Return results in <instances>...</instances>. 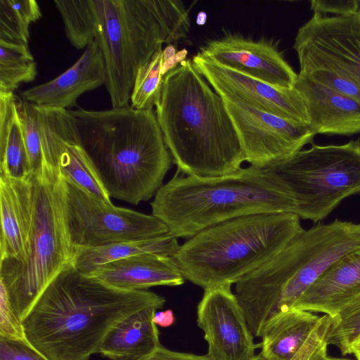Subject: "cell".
Instances as JSON below:
<instances>
[{"label": "cell", "mask_w": 360, "mask_h": 360, "mask_svg": "<svg viewBox=\"0 0 360 360\" xmlns=\"http://www.w3.org/2000/svg\"><path fill=\"white\" fill-rule=\"evenodd\" d=\"M179 248L177 238L168 232L142 240L82 249L75 255L72 265L82 274H89L103 264L139 255L155 254L174 257Z\"/></svg>", "instance_id": "603a6c76"}, {"label": "cell", "mask_w": 360, "mask_h": 360, "mask_svg": "<svg viewBox=\"0 0 360 360\" xmlns=\"http://www.w3.org/2000/svg\"><path fill=\"white\" fill-rule=\"evenodd\" d=\"M207 19V13L205 11H200L196 16V24L198 25H204Z\"/></svg>", "instance_id": "f35d334b"}, {"label": "cell", "mask_w": 360, "mask_h": 360, "mask_svg": "<svg viewBox=\"0 0 360 360\" xmlns=\"http://www.w3.org/2000/svg\"><path fill=\"white\" fill-rule=\"evenodd\" d=\"M41 16L34 0H0V42L28 46L30 25Z\"/></svg>", "instance_id": "484cf974"}, {"label": "cell", "mask_w": 360, "mask_h": 360, "mask_svg": "<svg viewBox=\"0 0 360 360\" xmlns=\"http://www.w3.org/2000/svg\"><path fill=\"white\" fill-rule=\"evenodd\" d=\"M302 230L293 213L240 217L188 238L174 258L184 278L204 290L231 285L276 257Z\"/></svg>", "instance_id": "52a82bcc"}, {"label": "cell", "mask_w": 360, "mask_h": 360, "mask_svg": "<svg viewBox=\"0 0 360 360\" xmlns=\"http://www.w3.org/2000/svg\"><path fill=\"white\" fill-rule=\"evenodd\" d=\"M152 214L178 238L240 217L271 212L295 214L284 186L265 168L250 165L220 176L175 175L150 203Z\"/></svg>", "instance_id": "5b68a950"}, {"label": "cell", "mask_w": 360, "mask_h": 360, "mask_svg": "<svg viewBox=\"0 0 360 360\" xmlns=\"http://www.w3.org/2000/svg\"><path fill=\"white\" fill-rule=\"evenodd\" d=\"M0 360H49L26 338L0 335Z\"/></svg>", "instance_id": "1f68e13d"}, {"label": "cell", "mask_w": 360, "mask_h": 360, "mask_svg": "<svg viewBox=\"0 0 360 360\" xmlns=\"http://www.w3.org/2000/svg\"><path fill=\"white\" fill-rule=\"evenodd\" d=\"M162 52L157 51L136 73L130 98L134 109L151 110L160 101L164 81Z\"/></svg>", "instance_id": "f1b7e54d"}, {"label": "cell", "mask_w": 360, "mask_h": 360, "mask_svg": "<svg viewBox=\"0 0 360 360\" xmlns=\"http://www.w3.org/2000/svg\"><path fill=\"white\" fill-rule=\"evenodd\" d=\"M37 64L27 46L0 42V94H11L34 80Z\"/></svg>", "instance_id": "4316f807"}, {"label": "cell", "mask_w": 360, "mask_h": 360, "mask_svg": "<svg viewBox=\"0 0 360 360\" xmlns=\"http://www.w3.org/2000/svg\"><path fill=\"white\" fill-rule=\"evenodd\" d=\"M358 15H359V18H360V9H359V11Z\"/></svg>", "instance_id": "7bdbcfd3"}, {"label": "cell", "mask_w": 360, "mask_h": 360, "mask_svg": "<svg viewBox=\"0 0 360 360\" xmlns=\"http://www.w3.org/2000/svg\"><path fill=\"white\" fill-rule=\"evenodd\" d=\"M157 309L145 308L120 321L108 333L98 353L110 360H139L150 354L160 345L153 322Z\"/></svg>", "instance_id": "44dd1931"}, {"label": "cell", "mask_w": 360, "mask_h": 360, "mask_svg": "<svg viewBox=\"0 0 360 360\" xmlns=\"http://www.w3.org/2000/svg\"><path fill=\"white\" fill-rule=\"evenodd\" d=\"M198 53L221 66L278 86L293 88L298 77L271 39L253 40L226 32L206 41Z\"/></svg>", "instance_id": "5bb4252c"}, {"label": "cell", "mask_w": 360, "mask_h": 360, "mask_svg": "<svg viewBox=\"0 0 360 360\" xmlns=\"http://www.w3.org/2000/svg\"><path fill=\"white\" fill-rule=\"evenodd\" d=\"M94 41L113 108L129 106L139 69L163 44L186 38L189 10L180 0H91Z\"/></svg>", "instance_id": "8992f818"}, {"label": "cell", "mask_w": 360, "mask_h": 360, "mask_svg": "<svg viewBox=\"0 0 360 360\" xmlns=\"http://www.w3.org/2000/svg\"><path fill=\"white\" fill-rule=\"evenodd\" d=\"M174 321L175 317L171 309L155 312L153 316L155 324L164 328L171 326Z\"/></svg>", "instance_id": "8d00e7d4"}, {"label": "cell", "mask_w": 360, "mask_h": 360, "mask_svg": "<svg viewBox=\"0 0 360 360\" xmlns=\"http://www.w3.org/2000/svg\"><path fill=\"white\" fill-rule=\"evenodd\" d=\"M54 4L63 21L65 35L75 48L86 49L94 41L91 0H56Z\"/></svg>", "instance_id": "83f0119b"}, {"label": "cell", "mask_w": 360, "mask_h": 360, "mask_svg": "<svg viewBox=\"0 0 360 360\" xmlns=\"http://www.w3.org/2000/svg\"><path fill=\"white\" fill-rule=\"evenodd\" d=\"M314 13L347 16L359 13L360 1L358 0H313L310 2Z\"/></svg>", "instance_id": "836d02e7"}, {"label": "cell", "mask_w": 360, "mask_h": 360, "mask_svg": "<svg viewBox=\"0 0 360 360\" xmlns=\"http://www.w3.org/2000/svg\"><path fill=\"white\" fill-rule=\"evenodd\" d=\"M59 186L63 223L74 257L82 249L169 232L153 214L107 203L60 175Z\"/></svg>", "instance_id": "30bf717a"}, {"label": "cell", "mask_w": 360, "mask_h": 360, "mask_svg": "<svg viewBox=\"0 0 360 360\" xmlns=\"http://www.w3.org/2000/svg\"><path fill=\"white\" fill-rule=\"evenodd\" d=\"M352 354L354 355L356 360H360V340L352 347Z\"/></svg>", "instance_id": "ab89813d"}, {"label": "cell", "mask_w": 360, "mask_h": 360, "mask_svg": "<svg viewBox=\"0 0 360 360\" xmlns=\"http://www.w3.org/2000/svg\"><path fill=\"white\" fill-rule=\"evenodd\" d=\"M192 60L196 70L221 98L309 124L304 101L295 86L269 84L221 66L198 53L193 56Z\"/></svg>", "instance_id": "4fadbf2b"}, {"label": "cell", "mask_w": 360, "mask_h": 360, "mask_svg": "<svg viewBox=\"0 0 360 360\" xmlns=\"http://www.w3.org/2000/svg\"><path fill=\"white\" fill-rule=\"evenodd\" d=\"M139 360H213L207 354L196 355L169 350L160 345L148 356Z\"/></svg>", "instance_id": "e575fe53"}, {"label": "cell", "mask_w": 360, "mask_h": 360, "mask_svg": "<svg viewBox=\"0 0 360 360\" xmlns=\"http://www.w3.org/2000/svg\"><path fill=\"white\" fill-rule=\"evenodd\" d=\"M188 51L183 49L178 51L174 56L172 58L162 61L161 72L162 76H165L169 71L177 67L181 62L186 60Z\"/></svg>", "instance_id": "d590c367"}, {"label": "cell", "mask_w": 360, "mask_h": 360, "mask_svg": "<svg viewBox=\"0 0 360 360\" xmlns=\"http://www.w3.org/2000/svg\"><path fill=\"white\" fill-rule=\"evenodd\" d=\"M32 176L25 180L0 176V261L25 259L30 235Z\"/></svg>", "instance_id": "ffe728a7"}, {"label": "cell", "mask_w": 360, "mask_h": 360, "mask_svg": "<svg viewBox=\"0 0 360 360\" xmlns=\"http://www.w3.org/2000/svg\"><path fill=\"white\" fill-rule=\"evenodd\" d=\"M252 360H266V359L260 354H259Z\"/></svg>", "instance_id": "b9f144b4"}, {"label": "cell", "mask_w": 360, "mask_h": 360, "mask_svg": "<svg viewBox=\"0 0 360 360\" xmlns=\"http://www.w3.org/2000/svg\"><path fill=\"white\" fill-rule=\"evenodd\" d=\"M360 305V248L338 259L292 309L333 318Z\"/></svg>", "instance_id": "e0dca14e"}, {"label": "cell", "mask_w": 360, "mask_h": 360, "mask_svg": "<svg viewBox=\"0 0 360 360\" xmlns=\"http://www.w3.org/2000/svg\"><path fill=\"white\" fill-rule=\"evenodd\" d=\"M110 197L138 205L163 186L172 155L153 110H69Z\"/></svg>", "instance_id": "3957f363"}, {"label": "cell", "mask_w": 360, "mask_h": 360, "mask_svg": "<svg viewBox=\"0 0 360 360\" xmlns=\"http://www.w3.org/2000/svg\"><path fill=\"white\" fill-rule=\"evenodd\" d=\"M295 41L309 45L330 58L360 86V18L314 13L301 26Z\"/></svg>", "instance_id": "9a60e30c"}, {"label": "cell", "mask_w": 360, "mask_h": 360, "mask_svg": "<svg viewBox=\"0 0 360 360\" xmlns=\"http://www.w3.org/2000/svg\"><path fill=\"white\" fill-rule=\"evenodd\" d=\"M155 115L181 174L216 177L241 168L245 155L221 97L186 59L165 77Z\"/></svg>", "instance_id": "7a4b0ae2"}, {"label": "cell", "mask_w": 360, "mask_h": 360, "mask_svg": "<svg viewBox=\"0 0 360 360\" xmlns=\"http://www.w3.org/2000/svg\"><path fill=\"white\" fill-rule=\"evenodd\" d=\"M112 288L143 290L158 285L178 286L184 277L175 259L155 254L139 255L103 264L89 274Z\"/></svg>", "instance_id": "d6986e66"}, {"label": "cell", "mask_w": 360, "mask_h": 360, "mask_svg": "<svg viewBox=\"0 0 360 360\" xmlns=\"http://www.w3.org/2000/svg\"><path fill=\"white\" fill-rule=\"evenodd\" d=\"M29 241L22 262L0 261V283L21 323L49 283L72 264L60 204L59 174L45 169L32 175Z\"/></svg>", "instance_id": "ba28073f"}, {"label": "cell", "mask_w": 360, "mask_h": 360, "mask_svg": "<svg viewBox=\"0 0 360 360\" xmlns=\"http://www.w3.org/2000/svg\"><path fill=\"white\" fill-rule=\"evenodd\" d=\"M321 318L299 309L277 314L264 328L259 354L266 360H292L308 340Z\"/></svg>", "instance_id": "7402d4cb"}, {"label": "cell", "mask_w": 360, "mask_h": 360, "mask_svg": "<svg viewBox=\"0 0 360 360\" xmlns=\"http://www.w3.org/2000/svg\"><path fill=\"white\" fill-rule=\"evenodd\" d=\"M14 94H0V176L28 179L32 174Z\"/></svg>", "instance_id": "cb8c5ba5"}, {"label": "cell", "mask_w": 360, "mask_h": 360, "mask_svg": "<svg viewBox=\"0 0 360 360\" xmlns=\"http://www.w3.org/2000/svg\"><path fill=\"white\" fill-rule=\"evenodd\" d=\"M265 169L285 188L295 214L317 222L344 199L360 193V140L312 145Z\"/></svg>", "instance_id": "9c48e42d"}, {"label": "cell", "mask_w": 360, "mask_h": 360, "mask_svg": "<svg viewBox=\"0 0 360 360\" xmlns=\"http://www.w3.org/2000/svg\"><path fill=\"white\" fill-rule=\"evenodd\" d=\"M165 302L147 290L112 288L71 264L49 283L21 324L27 341L49 360H89L117 323Z\"/></svg>", "instance_id": "6da1fadb"}, {"label": "cell", "mask_w": 360, "mask_h": 360, "mask_svg": "<svg viewBox=\"0 0 360 360\" xmlns=\"http://www.w3.org/2000/svg\"><path fill=\"white\" fill-rule=\"evenodd\" d=\"M231 285L204 290L197 307V323L204 333L207 355L213 360H252L260 343L254 342Z\"/></svg>", "instance_id": "7c38bea8"}, {"label": "cell", "mask_w": 360, "mask_h": 360, "mask_svg": "<svg viewBox=\"0 0 360 360\" xmlns=\"http://www.w3.org/2000/svg\"><path fill=\"white\" fill-rule=\"evenodd\" d=\"M295 87L307 108L308 124L318 134L360 133V102L298 75Z\"/></svg>", "instance_id": "ac0fdd59"}, {"label": "cell", "mask_w": 360, "mask_h": 360, "mask_svg": "<svg viewBox=\"0 0 360 360\" xmlns=\"http://www.w3.org/2000/svg\"><path fill=\"white\" fill-rule=\"evenodd\" d=\"M105 82L101 52L94 41L67 70L48 82L25 90L22 96L39 108L68 110L77 106L82 94L105 85Z\"/></svg>", "instance_id": "2e32d148"}, {"label": "cell", "mask_w": 360, "mask_h": 360, "mask_svg": "<svg viewBox=\"0 0 360 360\" xmlns=\"http://www.w3.org/2000/svg\"><path fill=\"white\" fill-rule=\"evenodd\" d=\"M176 49L172 44H169L162 50V61L167 60L174 56L176 53Z\"/></svg>", "instance_id": "74e56055"}, {"label": "cell", "mask_w": 360, "mask_h": 360, "mask_svg": "<svg viewBox=\"0 0 360 360\" xmlns=\"http://www.w3.org/2000/svg\"><path fill=\"white\" fill-rule=\"evenodd\" d=\"M360 248V224L335 219L303 229L276 257L246 275L235 295L255 337L288 311L338 259Z\"/></svg>", "instance_id": "277c9868"}, {"label": "cell", "mask_w": 360, "mask_h": 360, "mask_svg": "<svg viewBox=\"0 0 360 360\" xmlns=\"http://www.w3.org/2000/svg\"><path fill=\"white\" fill-rule=\"evenodd\" d=\"M221 98L238 134L245 161L252 166L266 168L285 160L311 143L316 135L307 124Z\"/></svg>", "instance_id": "8fae6325"}, {"label": "cell", "mask_w": 360, "mask_h": 360, "mask_svg": "<svg viewBox=\"0 0 360 360\" xmlns=\"http://www.w3.org/2000/svg\"><path fill=\"white\" fill-rule=\"evenodd\" d=\"M320 360H350V359L330 357V356H328L326 355V356H323L322 359H321Z\"/></svg>", "instance_id": "60d3db41"}, {"label": "cell", "mask_w": 360, "mask_h": 360, "mask_svg": "<svg viewBox=\"0 0 360 360\" xmlns=\"http://www.w3.org/2000/svg\"><path fill=\"white\" fill-rule=\"evenodd\" d=\"M330 320L328 345L338 347L343 355L352 354V347L360 340V305Z\"/></svg>", "instance_id": "4dcf8cb0"}, {"label": "cell", "mask_w": 360, "mask_h": 360, "mask_svg": "<svg viewBox=\"0 0 360 360\" xmlns=\"http://www.w3.org/2000/svg\"><path fill=\"white\" fill-rule=\"evenodd\" d=\"M16 108L32 175L44 171V158L37 107L17 97Z\"/></svg>", "instance_id": "f546056e"}, {"label": "cell", "mask_w": 360, "mask_h": 360, "mask_svg": "<svg viewBox=\"0 0 360 360\" xmlns=\"http://www.w3.org/2000/svg\"><path fill=\"white\" fill-rule=\"evenodd\" d=\"M0 335L10 338H26L21 323L11 309L8 295L1 286Z\"/></svg>", "instance_id": "d6a6232c"}, {"label": "cell", "mask_w": 360, "mask_h": 360, "mask_svg": "<svg viewBox=\"0 0 360 360\" xmlns=\"http://www.w3.org/2000/svg\"><path fill=\"white\" fill-rule=\"evenodd\" d=\"M300 76L350 96L360 102V86L330 58L315 48L295 41Z\"/></svg>", "instance_id": "d4e9b609"}]
</instances>
